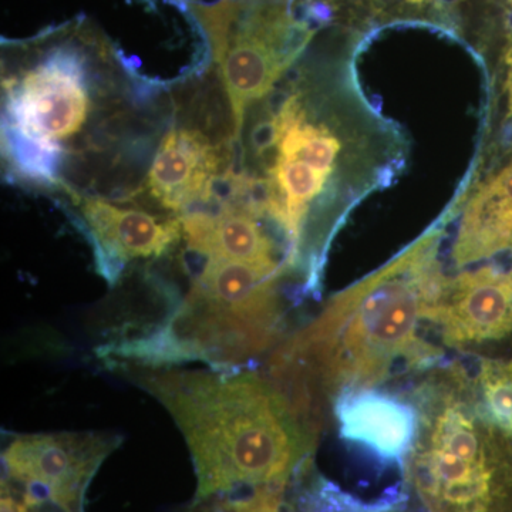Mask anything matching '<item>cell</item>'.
Listing matches in <instances>:
<instances>
[{
  "instance_id": "obj_1",
  "label": "cell",
  "mask_w": 512,
  "mask_h": 512,
  "mask_svg": "<svg viewBox=\"0 0 512 512\" xmlns=\"http://www.w3.org/2000/svg\"><path fill=\"white\" fill-rule=\"evenodd\" d=\"M261 103L232 185L281 231L289 268L306 261L313 278L330 229L393 175L403 144L348 74L305 69Z\"/></svg>"
},
{
  "instance_id": "obj_2",
  "label": "cell",
  "mask_w": 512,
  "mask_h": 512,
  "mask_svg": "<svg viewBox=\"0 0 512 512\" xmlns=\"http://www.w3.org/2000/svg\"><path fill=\"white\" fill-rule=\"evenodd\" d=\"M441 235L440 229L427 232L380 271L335 296L276 349L271 380L316 430L325 400L426 369L439 357L419 332L424 323L436 325L448 284L439 262Z\"/></svg>"
},
{
  "instance_id": "obj_3",
  "label": "cell",
  "mask_w": 512,
  "mask_h": 512,
  "mask_svg": "<svg viewBox=\"0 0 512 512\" xmlns=\"http://www.w3.org/2000/svg\"><path fill=\"white\" fill-rule=\"evenodd\" d=\"M109 56L82 36L53 37L3 67V157L20 181L60 191L97 157L120 163L134 114Z\"/></svg>"
},
{
  "instance_id": "obj_4",
  "label": "cell",
  "mask_w": 512,
  "mask_h": 512,
  "mask_svg": "<svg viewBox=\"0 0 512 512\" xmlns=\"http://www.w3.org/2000/svg\"><path fill=\"white\" fill-rule=\"evenodd\" d=\"M173 417L197 474L194 501L285 487L305 467L316 431L271 379L113 363Z\"/></svg>"
},
{
  "instance_id": "obj_5",
  "label": "cell",
  "mask_w": 512,
  "mask_h": 512,
  "mask_svg": "<svg viewBox=\"0 0 512 512\" xmlns=\"http://www.w3.org/2000/svg\"><path fill=\"white\" fill-rule=\"evenodd\" d=\"M288 269L207 259L184 302L144 338L107 346L101 356L130 365L164 367L188 360L237 366L281 338L282 275Z\"/></svg>"
},
{
  "instance_id": "obj_6",
  "label": "cell",
  "mask_w": 512,
  "mask_h": 512,
  "mask_svg": "<svg viewBox=\"0 0 512 512\" xmlns=\"http://www.w3.org/2000/svg\"><path fill=\"white\" fill-rule=\"evenodd\" d=\"M413 400L420 433L404 468L424 512H512V439L478 413L466 369L434 372Z\"/></svg>"
},
{
  "instance_id": "obj_7",
  "label": "cell",
  "mask_w": 512,
  "mask_h": 512,
  "mask_svg": "<svg viewBox=\"0 0 512 512\" xmlns=\"http://www.w3.org/2000/svg\"><path fill=\"white\" fill-rule=\"evenodd\" d=\"M197 13L210 40L238 147L249 111L288 76L315 32L293 16L288 0H221L200 6Z\"/></svg>"
},
{
  "instance_id": "obj_8",
  "label": "cell",
  "mask_w": 512,
  "mask_h": 512,
  "mask_svg": "<svg viewBox=\"0 0 512 512\" xmlns=\"http://www.w3.org/2000/svg\"><path fill=\"white\" fill-rule=\"evenodd\" d=\"M120 443L94 431L19 434L2 453V490L39 510L84 512L87 488Z\"/></svg>"
},
{
  "instance_id": "obj_9",
  "label": "cell",
  "mask_w": 512,
  "mask_h": 512,
  "mask_svg": "<svg viewBox=\"0 0 512 512\" xmlns=\"http://www.w3.org/2000/svg\"><path fill=\"white\" fill-rule=\"evenodd\" d=\"M235 147L231 134L215 137L197 124H173L158 141L143 191L177 218L210 208L234 173Z\"/></svg>"
},
{
  "instance_id": "obj_10",
  "label": "cell",
  "mask_w": 512,
  "mask_h": 512,
  "mask_svg": "<svg viewBox=\"0 0 512 512\" xmlns=\"http://www.w3.org/2000/svg\"><path fill=\"white\" fill-rule=\"evenodd\" d=\"M62 192L92 242L100 274L110 284H116L130 262L161 258L184 239L180 218L165 220L92 192L73 188H64Z\"/></svg>"
},
{
  "instance_id": "obj_11",
  "label": "cell",
  "mask_w": 512,
  "mask_h": 512,
  "mask_svg": "<svg viewBox=\"0 0 512 512\" xmlns=\"http://www.w3.org/2000/svg\"><path fill=\"white\" fill-rule=\"evenodd\" d=\"M436 326L454 349L512 338V265L481 266L448 281Z\"/></svg>"
},
{
  "instance_id": "obj_12",
  "label": "cell",
  "mask_w": 512,
  "mask_h": 512,
  "mask_svg": "<svg viewBox=\"0 0 512 512\" xmlns=\"http://www.w3.org/2000/svg\"><path fill=\"white\" fill-rule=\"evenodd\" d=\"M255 201L227 195L210 208L180 217L187 247L207 259L241 262L264 268H288V256L262 220Z\"/></svg>"
},
{
  "instance_id": "obj_13",
  "label": "cell",
  "mask_w": 512,
  "mask_h": 512,
  "mask_svg": "<svg viewBox=\"0 0 512 512\" xmlns=\"http://www.w3.org/2000/svg\"><path fill=\"white\" fill-rule=\"evenodd\" d=\"M332 404L343 440L383 463L406 466L420 433L419 407L413 399L379 387H357L339 393Z\"/></svg>"
},
{
  "instance_id": "obj_14",
  "label": "cell",
  "mask_w": 512,
  "mask_h": 512,
  "mask_svg": "<svg viewBox=\"0 0 512 512\" xmlns=\"http://www.w3.org/2000/svg\"><path fill=\"white\" fill-rule=\"evenodd\" d=\"M511 248L512 161L474 192L464 210L453 258L457 266H466Z\"/></svg>"
},
{
  "instance_id": "obj_15",
  "label": "cell",
  "mask_w": 512,
  "mask_h": 512,
  "mask_svg": "<svg viewBox=\"0 0 512 512\" xmlns=\"http://www.w3.org/2000/svg\"><path fill=\"white\" fill-rule=\"evenodd\" d=\"M466 373L468 393L478 413L512 439V357H485L471 375Z\"/></svg>"
},
{
  "instance_id": "obj_16",
  "label": "cell",
  "mask_w": 512,
  "mask_h": 512,
  "mask_svg": "<svg viewBox=\"0 0 512 512\" xmlns=\"http://www.w3.org/2000/svg\"><path fill=\"white\" fill-rule=\"evenodd\" d=\"M285 487H261L247 495L217 494L192 501L184 512H286L282 491Z\"/></svg>"
},
{
  "instance_id": "obj_17",
  "label": "cell",
  "mask_w": 512,
  "mask_h": 512,
  "mask_svg": "<svg viewBox=\"0 0 512 512\" xmlns=\"http://www.w3.org/2000/svg\"><path fill=\"white\" fill-rule=\"evenodd\" d=\"M507 69L508 119L512 120V45L507 53Z\"/></svg>"
},
{
  "instance_id": "obj_18",
  "label": "cell",
  "mask_w": 512,
  "mask_h": 512,
  "mask_svg": "<svg viewBox=\"0 0 512 512\" xmlns=\"http://www.w3.org/2000/svg\"><path fill=\"white\" fill-rule=\"evenodd\" d=\"M403 2L412 6H424L429 5V3L433 2V0H403Z\"/></svg>"
},
{
  "instance_id": "obj_19",
  "label": "cell",
  "mask_w": 512,
  "mask_h": 512,
  "mask_svg": "<svg viewBox=\"0 0 512 512\" xmlns=\"http://www.w3.org/2000/svg\"><path fill=\"white\" fill-rule=\"evenodd\" d=\"M510 2L512 3V0H510Z\"/></svg>"
}]
</instances>
